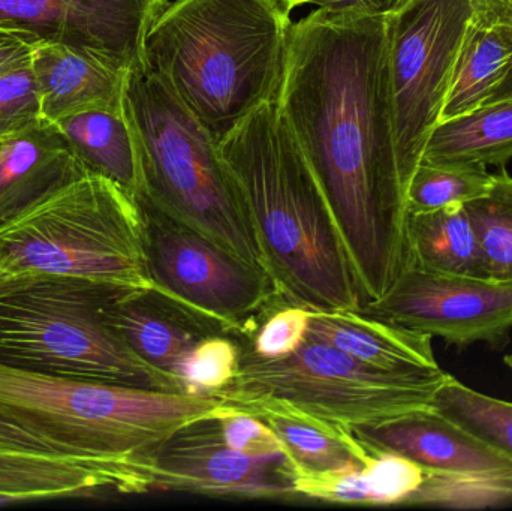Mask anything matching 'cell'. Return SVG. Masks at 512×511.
<instances>
[{
  "label": "cell",
  "mask_w": 512,
  "mask_h": 511,
  "mask_svg": "<svg viewBox=\"0 0 512 511\" xmlns=\"http://www.w3.org/2000/svg\"><path fill=\"white\" fill-rule=\"evenodd\" d=\"M277 104L339 225L363 306L379 299L408 266L387 15L316 8L292 24Z\"/></svg>",
  "instance_id": "1"
},
{
  "label": "cell",
  "mask_w": 512,
  "mask_h": 511,
  "mask_svg": "<svg viewBox=\"0 0 512 511\" xmlns=\"http://www.w3.org/2000/svg\"><path fill=\"white\" fill-rule=\"evenodd\" d=\"M219 149L282 299L312 312L361 311L339 225L277 101L259 107Z\"/></svg>",
  "instance_id": "2"
},
{
  "label": "cell",
  "mask_w": 512,
  "mask_h": 511,
  "mask_svg": "<svg viewBox=\"0 0 512 511\" xmlns=\"http://www.w3.org/2000/svg\"><path fill=\"white\" fill-rule=\"evenodd\" d=\"M289 12L280 0H176L153 21L144 62L221 144L279 98Z\"/></svg>",
  "instance_id": "3"
},
{
  "label": "cell",
  "mask_w": 512,
  "mask_h": 511,
  "mask_svg": "<svg viewBox=\"0 0 512 511\" xmlns=\"http://www.w3.org/2000/svg\"><path fill=\"white\" fill-rule=\"evenodd\" d=\"M221 395L158 392L29 371L0 362V413L125 486L155 491V461L168 438L233 410Z\"/></svg>",
  "instance_id": "4"
},
{
  "label": "cell",
  "mask_w": 512,
  "mask_h": 511,
  "mask_svg": "<svg viewBox=\"0 0 512 511\" xmlns=\"http://www.w3.org/2000/svg\"><path fill=\"white\" fill-rule=\"evenodd\" d=\"M125 113L140 155L138 198L267 272L219 144L146 62L128 74Z\"/></svg>",
  "instance_id": "5"
},
{
  "label": "cell",
  "mask_w": 512,
  "mask_h": 511,
  "mask_svg": "<svg viewBox=\"0 0 512 511\" xmlns=\"http://www.w3.org/2000/svg\"><path fill=\"white\" fill-rule=\"evenodd\" d=\"M0 272L153 290L140 203L86 170L0 225Z\"/></svg>",
  "instance_id": "6"
},
{
  "label": "cell",
  "mask_w": 512,
  "mask_h": 511,
  "mask_svg": "<svg viewBox=\"0 0 512 511\" xmlns=\"http://www.w3.org/2000/svg\"><path fill=\"white\" fill-rule=\"evenodd\" d=\"M128 288L57 276L0 284V362L29 371L158 392L188 393L144 362L111 326V297Z\"/></svg>",
  "instance_id": "7"
},
{
  "label": "cell",
  "mask_w": 512,
  "mask_h": 511,
  "mask_svg": "<svg viewBox=\"0 0 512 511\" xmlns=\"http://www.w3.org/2000/svg\"><path fill=\"white\" fill-rule=\"evenodd\" d=\"M445 374L378 371L307 332L285 359H259L242 345L239 374L219 395L246 413L280 408L351 429L432 407Z\"/></svg>",
  "instance_id": "8"
},
{
  "label": "cell",
  "mask_w": 512,
  "mask_h": 511,
  "mask_svg": "<svg viewBox=\"0 0 512 511\" xmlns=\"http://www.w3.org/2000/svg\"><path fill=\"white\" fill-rule=\"evenodd\" d=\"M155 288L222 335L246 341L271 309L286 303L265 270L138 198Z\"/></svg>",
  "instance_id": "9"
},
{
  "label": "cell",
  "mask_w": 512,
  "mask_h": 511,
  "mask_svg": "<svg viewBox=\"0 0 512 511\" xmlns=\"http://www.w3.org/2000/svg\"><path fill=\"white\" fill-rule=\"evenodd\" d=\"M474 0H411L387 15V56L394 137L406 185L441 122Z\"/></svg>",
  "instance_id": "10"
},
{
  "label": "cell",
  "mask_w": 512,
  "mask_h": 511,
  "mask_svg": "<svg viewBox=\"0 0 512 511\" xmlns=\"http://www.w3.org/2000/svg\"><path fill=\"white\" fill-rule=\"evenodd\" d=\"M361 312L457 348H504L512 332V285L439 275L408 266L390 290Z\"/></svg>",
  "instance_id": "11"
},
{
  "label": "cell",
  "mask_w": 512,
  "mask_h": 511,
  "mask_svg": "<svg viewBox=\"0 0 512 511\" xmlns=\"http://www.w3.org/2000/svg\"><path fill=\"white\" fill-rule=\"evenodd\" d=\"M155 491L246 500H291L294 467L286 456L251 458L225 443L219 417L171 435L155 461Z\"/></svg>",
  "instance_id": "12"
},
{
  "label": "cell",
  "mask_w": 512,
  "mask_h": 511,
  "mask_svg": "<svg viewBox=\"0 0 512 511\" xmlns=\"http://www.w3.org/2000/svg\"><path fill=\"white\" fill-rule=\"evenodd\" d=\"M167 5V0H0V23L129 72L143 65L147 33Z\"/></svg>",
  "instance_id": "13"
},
{
  "label": "cell",
  "mask_w": 512,
  "mask_h": 511,
  "mask_svg": "<svg viewBox=\"0 0 512 511\" xmlns=\"http://www.w3.org/2000/svg\"><path fill=\"white\" fill-rule=\"evenodd\" d=\"M372 452L394 453L441 483L492 482L512 476L510 459L436 413L432 407L351 428Z\"/></svg>",
  "instance_id": "14"
},
{
  "label": "cell",
  "mask_w": 512,
  "mask_h": 511,
  "mask_svg": "<svg viewBox=\"0 0 512 511\" xmlns=\"http://www.w3.org/2000/svg\"><path fill=\"white\" fill-rule=\"evenodd\" d=\"M107 317L138 357L183 387V360L201 339L222 335L215 326L156 290L117 291L108 303Z\"/></svg>",
  "instance_id": "15"
},
{
  "label": "cell",
  "mask_w": 512,
  "mask_h": 511,
  "mask_svg": "<svg viewBox=\"0 0 512 511\" xmlns=\"http://www.w3.org/2000/svg\"><path fill=\"white\" fill-rule=\"evenodd\" d=\"M44 125L92 110L123 108L129 72L113 68L62 42L41 41L30 62Z\"/></svg>",
  "instance_id": "16"
},
{
  "label": "cell",
  "mask_w": 512,
  "mask_h": 511,
  "mask_svg": "<svg viewBox=\"0 0 512 511\" xmlns=\"http://www.w3.org/2000/svg\"><path fill=\"white\" fill-rule=\"evenodd\" d=\"M309 333L378 371H442L435 359L432 336L361 311L312 312Z\"/></svg>",
  "instance_id": "17"
},
{
  "label": "cell",
  "mask_w": 512,
  "mask_h": 511,
  "mask_svg": "<svg viewBox=\"0 0 512 511\" xmlns=\"http://www.w3.org/2000/svg\"><path fill=\"white\" fill-rule=\"evenodd\" d=\"M86 170L51 125L6 141L0 156V225Z\"/></svg>",
  "instance_id": "18"
},
{
  "label": "cell",
  "mask_w": 512,
  "mask_h": 511,
  "mask_svg": "<svg viewBox=\"0 0 512 511\" xmlns=\"http://www.w3.org/2000/svg\"><path fill=\"white\" fill-rule=\"evenodd\" d=\"M126 495L107 471L71 456L0 453V504Z\"/></svg>",
  "instance_id": "19"
},
{
  "label": "cell",
  "mask_w": 512,
  "mask_h": 511,
  "mask_svg": "<svg viewBox=\"0 0 512 511\" xmlns=\"http://www.w3.org/2000/svg\"><path fill=\"white\" fill-rule=\"evenodd\" d=\"M51 126L90 171L113 180L132 197H140V155L125 105L80 111Z\"/></svg>",
  "instance_id": "20"
},
{
  "label": "cell",
  "mask_w": 512,
  "mask_h": 511,
  "mask_svg": "<svg viewBox=\"0 0 512 511\" xmlns=\"http://www.w3.org/2000/svg\"><path fill=\"white\" fill-rule=\"evenodd\" d=\"M511 65L512 27L477 9L457 57L441 122L486 105Z\"/></svg>",
  "instance_id": "21"
},
{
  "label": "cell",
  "mask_w": 512,
  "mask_h": 511,
  "mask_svg": "<svg viewBox=\"0 0 512 511\" xmlns=\"http://www.w3.org/2000/svg\"><path fill=\"white\" fill-rule=\"evenodd\" d=\"M406 224L408 266L439 275L489 279L480 242L465 206L412 213Z\"/></svg>",
  "instance_id": "22"
},
{
  "label": "cell",
  "mask_w": 512,
  "mask_h": 511,
  "mask_svg": "<svg viewBox=\"0 0 512 511\" xmlns=\"http://www.w3.org/2000/svg\"><path fill=\"white\" fill-rule=\"evenodd\" d=\"M512 159V98L442 120L424 147L429 164L505 167Z\"/></svg>",
  "instance_id": "23"
},
{
  "label": "cell",
  "mask_w": 512,
  "mask_h": 511,
  "mask_svg": "<svg viewBox=\"0 0 512 511\" xmlns=\"http://www.w3.org/2000/svg\"><path fill=\"white\" fill-rule=\"evenodd\" d=\"M252 416L267 423L285 447L294 471H331L364 467L372 450L355 440L351 429L280 408H261Z\"/></svg>",
  "instance_id": "24"
},
{
  "label": "cell",
  "mask_w": 512,
  "mask_h": 511,
  "mask_svg": "<svg viewBox=\"0 0 512 511\" xmlns=\"http://www.w3.org/2000/svg\"><path fill=\"white\" fill-rule=\"evenodd\" d=\"M432 408L512 462V402L483 395L445 374Z\"/></svg>",
  "instance_id": "25"
},
{
  "label": "cell",
  "mask_w": 512,
  "mask_h": 511,
  "mask_svg": "<svg viewBox=\"0 0 512 511\" xmlns=\"http://www.w3.org/2000/svg\"><path fill=\"white\" fill-rule=\"evenodd\" d=\"M483 252L490 281L512 285V176L493 174L483 197L465 204Z\"/></svg>",
  "instance_id": "26"
},
{
  "label": "cell",
  "mask_w": 512,
  "mask_h": 511,
  "mask_svg": "<svg viewBox=\"0 0 512 511\" xmlns=\"http://www.w3.org/2000/svg\"><path fill=\"white\" fill-rule=\"evenodd\" d=\"M493 174L484 167L420 162L406 195L408 215L465 206L489 192Z\"/></svg>",
  "instance_id": "27"
},
{
  "label": "cell",
  "mask_w": 512,
  "mask_h": 511,
  "mask_svg": "<svg viewBox=\"0 0 512 511\" xmlns=\"http://www.w3.org/2000/svg\"><path fill=\"white\" fill-rule=\"evenodd\" d=\"M240 359L242 345L234 338L207 336L183 360L180 380L192 395H219L236 380Z\"/></svg>",
  "instance_id": "28"
},
{
  "label": "cell",
  "mask_w": 512,
  "mask_h": 511,
  "mask_svg": "<svg viewBox=\"0 0 512 511\" xmlns=\"http://www.w3.org/2000/svg\"><path fill=\"white\" fill-rule=\"evenodd\" d=\"M310 314L312 311L301 306L280 303L265 315L251 338L240 342L259 359H285L306 341Z\"/></svg>",
  "instance_id": "29"
},
{
  "label": "cell",
  "mask_w": 512,
  "mask_h": 511,
  "mask_svg": "<svg viewBox=\"0 0 512 511\" xmlns=\"http://www.w3.org/2000/svg\"><path fill=\"white\" fill-rule=\"evenodd\" d=\"M41 125L38 86L30 65L0 75V143Z\"/></svg>",
  "instance_id": "30"
},
{
  "label": "cell",
  "mask_w": 512,
  "mask_h": 511,
  "mask_svg": "<svg viewBox=\"0 0 512 511\" xmlns=\"http://www.w3.org/2000/svg\"><path fill=\"white\" fill-rule=\"evenodd\" d=\"M373 506L408 503L427 474L418 465L394 453L373 452L363 467Z\"/></svg>",
  "instance_id": "31"
},
{
  "label": "cell",
  "mask_w": 512,
  "mask_h": 511,
  "mask_svg": "<svg viewBox=\"0 0 512 511\" xmlns=\"http://www.w3.org/2000/svg\"><path fill=\"white\" fill-rule=\"evenodd\" d=\"M294 489L298 498L330 504L373 506L369 483L363 467L342 470L294 471Z\"/></svg>",
  "instance_id": "32"
},
{
  "label": "cell",
  "mask_w": 512,
  "mask_h": 511,
  "mask_svg": "<svg viewBox=\"0 0 512 511\" xmlns=\"http://www.w3.org/2000/svg\"><path fill=\"white\" fill-rule=\"evenodd\" d=\"M225 443L251 458H280L285 447L276 432L258 417L234 407L219 417Z\"/></svg>",
  "instance_id": "33"
},
{
  "label": "cell",
  "mask_w": 512,
  "mask_h": 511,
  "mask_svg": "<svg viewBox=\"0 0 512 511\" xmlns=\"http://www.w3.org/2000/svg\"><path fill=\"white\" fill-rule=\"evenodd\" d=\"M0 453L69 456L62 449H59L56 444L50 443L41 435L24 428L20 423L14 422L2 413H0ZM71 458H74V456H71Z\"/></svg>",
  "instance_id": "34"
},
{
  "label": "cell",
  "mask_w": 512,
  "mask_h": 511,
  "mask_svg": "<svg viewBox=\"0 0 512 511\" xmlns=\"http://www.w3.org/2000/svg\"><path fill=\"white\" fill-rule=\"evenodd\" d=\"M39 42L29 30L0 23V75L29 66Z\"/></svg>",
  "instance_id": "35"
},
{
  "label": "cell",
  "mask_w": 512,
  "mask_h": 511,
  "mask_svg": "<svg viewBox=\"0 0 512 511\" xmlns=\"http://www.w3.org/2000/svg\"><path fill=\"white\" fill-rule=\"evenodd\" d=\"M409 2L411 0H313L312 5L327 12L378 17L396 14Z\"/></svg>",
  "instance_id": "36"
},
{
  "label": "cell",
  "mask_w": 512,
  "mask_h": 511,
  "mask_svg": "<svg viewBox=\"0 0 512 511\" xmlns=\"http://www.w3.org/2000/svg\"><path fill=\"white\" fill-rule=\"evenodd\" d=\"M472 501L475 507H489L512 501V476L477 483L472 488Z\"/></svg>",
  "instance_id": "37"
},
{
  "label": "cell",
  "mask_w": 512,
  "mask_h": 511,
  "mask_svg": "<svg viewBox=\"0 0 512 511\" xmlns=\"http://www.w3.org/2000/svg\"><path fill=\"white\" fill-rule=\"evenodd\" d=\"M475 8L495 20L512 21V0H474Z\"/></svg>",
  "instance_id": "38"
},
{
  "label": "cell",
  "mask_w": 512,
  "mask_h": 511,
  "mask_svg": "<svg viewBox=\"0 0 512 511\" xmlns=\"http://www.w3.org/2000/svg\"><path fill=\"white\" fill-rule=\"evenodd\" d=\"M505 24H510L512 27V21H507ZM510 98H512V65L511 68L508 69L507 74H505V77L502 78L501 83H499L498 87H496L495 92H493L492 96H490L489 102H487V104H490V102H498L502 101V99Z\"/></svg>",
  "instance_id": "39"
},
{
  "label": "cell",
  "mask_w": 512,
  "mask_h": 511,
  "mask_svg": "<svg viewBox=\"0 0 512 511\" xmlns=\"http://www.w3.org/2000/svg\"><path fill=\"white\" fill-rule=\"evenodd\" d=\"M288 9L297 8L300 5H312L313 0H280Z\"/></svg>",
  "instance_id": "40"
},
{
  "label": "cell",
  "mask_w": 512,
  "mask_h": 511,
  "mask_svg": "<svg viewBox=\"0 0 512 511\" xmlns=\"http://www.w3.org/2000/svg\"><path fill=\"white\" fill-rule=\"evenodd\" d=\"M504 363L508 366V368L512 371V354H508V356L504 357Z\"/></svg>",
  "instance_id": "41"
},
{
  "label": "cell",
  "mask_w": 512,
  "mask_h": 511,
  "mask_svg": "<svg viewBox=\"0 0 512 511\" xmlns=\"http://www.w3.org/2000/svg\"><path fill=\"white\" fill-rule=\"evenodd\" d=\"M6 278H9L8 275H5V273L0 272V284H2L3 281H5Z\"/></svg>",
  "instance_id": "42"
},
{
  "label": "cell",
  "mask_w": 512,
  "mask_h": 511,
  "mask_svg": "<svg viewBox=\"0 0 512 511\" xmlns=\"http://www.w3.org/2000/svg\"><path fill=\"white\" fill-rule=\"evenodd\" d=\"M3 147H5V143H0V156H2Z\"/></svg>",
  "instance_id": "43"
}]
</instances>
